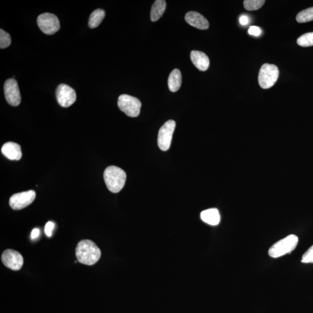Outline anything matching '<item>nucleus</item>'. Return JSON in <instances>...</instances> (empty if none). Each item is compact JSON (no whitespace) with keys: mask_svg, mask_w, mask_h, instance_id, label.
I'll use <instances>...</instances> for the list:
<instances>
[{"mask_svg":"<svg viewBox=\"0 0 313 313\" xmlns=\"http://www.w3.org/2000/svg\"><path fill=\"white\" fill-rule=\"evenodd\" d=\"M76 255L78 262L91 266L98 262L101 257V251L93 241L84 240L78 243Z\"/></svg>","mask_w":313,"mask_h":313,"instance_id":"1","label":"nucleus"},{"mask_svg":"<svg viewBox=\"0 0 313 313\" xmlns=\"http://www.w3.org/2000/svg\"><path fill=\"white\" fill-rule=\"evenodd\" d=\"M103 177L107 188L112 193H117L125 187L126 175L122 169L110 166L104 171Z\"/></svg>","mask_w":313,"mask_h":313,"instance_id":"2","label":"nucleus"},{"mask_svg":"<svg viewBox=\"0 0 313 313\" xmlns=\"http://www.w3.org/2000/svg\"><path fill=\"white\" fill-rule=\"evenodd\" d=\"M298 241V237L296 235H289L284 239L277 241L270 248L269 256L277 258L292 252L297 247Z\"/></svg>","mask_w":313,"mask_h":313,"instance_id":"3","label":"nucleus"},{"mask_svg":"<svg viewBox=\"0 0 313 313\" xmlns=\"http://www.w3.org/2000/svg\"><path fill=\"white\" fill-rule=\"evenodd\" d=\"M279 76V70L275 64L265 63L261 67L258 82L263 89H269L275 84Z\"/></svg>","mask_w":313,"mask_h":313,"instance_id":"4","label":"nucleus"},{"mask_svg":"<svg viewBox=\"0 0 313 313\" xmlns=\"http://www.w3.org/2000/svg\"><path fill=\"white\" fill-rule=\"evenodd\" d=\"M119 109L130 117H136L139 115L142 104L136 97L123 94L118 99Z\"/></svg>","mask_w":313,"mask_h":313,"instance_id":"5","label":"nucleus"},{"mask_svg":"<svg viewBox=\"0 0 313 313\" xmlns=\"http://www.w3.org/2000/svg\"><path fill=\"white\" fill-rule=\"evenodd\" d=\"M37 24L44 33L52 35L60 29V23L56 15L50 13H44L38 16Z\"/></svg>","mask_w":313,"mask_h":313,"instance_id":"6","label":"nucleus"},{"mask_svg":"<svg viewBox=\"0 0 313 313\" xmlns=\"http://www.w3.org/2000/svg\"><path fill=\"white\" fill-rule=\"evenodd\" d=\"M176 126L175 121L170 120L166 122L159 130L157 142L159 148L162 151H167L170 148L172 135Z\"/></svg>","mask_w":313,"mask_h":313,"instance_id":"7","label":"nucleus"},{"mask_svg":"<svg viewBox=\"0 0 313 313\" xmlns=\"http://www.w3.org/2000/svg\"><path fill=\"white\" fill-rule=\"evenodd\" d=\"M35 192L29 190L15 194L9 199V205L14 210H20L31 205L35 200Z\"/></svg>","mask_w":313,"mask_h":313,"instance_id":"8","label":"nucleus"},{"mask_svg":"<svg viewBox=\"0 0 313 313\" xmlns=\"http://www.w3.org/2000/svg\"><path fill=\"white\" fill-rule=\"evenodd\" d=\"M56 96L58 103L63 107L72 105L77 98L76 93L72 88L63 84L57 87Z\"/></svg>","mask_w":313,"mask_h":313,"instance_id":"9","label":"nucleus"},{"mask_svg":"<svg viewBox=\"0 0 313 313\" xmlns=\"http://www.w3.org/2000/svg\"><path fill=\"white\" fill-rule=\"evenodd\" d=\"M5 99L13 106H17L21 102V94L18 84L14 78L5 81L4 87Z\"/></svg>","mask_w":313,"mask_h":313,"instance_id":"10","label":"nucleus"},{"mask_svg":"<svg viewBox=\"0 0 313 313\" xmlns=\"http://www.w3.org/2000/svg\"><path fill=\"white\" fill-rule=\"evenodd\" d=\"M1 260L8 268L13 270H19L24 265V258L21 254L13 250H6L2 253Z\"/></svg>","mask_w":313,"mask_h":313,"instance_id":"11","label":"nucleus"},{"mask_svg":"<svg viewBox=\"0 0 313 313\" xmlns=\"http://www.w3.org/2000/svg\"><path fill=\"white\" fill-rule=\"evenodd\" d=\"M185 20L189 25L200 30H207L210 26L207 19L195 11L188 12L185 15Z\"/></svg>","mask_w":313,"mask_h":313,"instance_id":"12","label":"nucleus"},{"mask_svg":"<svg viewBox=\"0 0 313 313\" xmlns=\"http://www.w3.org/2000/svg\"><path fill=\"white\" fill-rule=\"evenodd\" d=\"M1 152L6 158L11 160L18 161L22 158L21 146L14 142H7L2 146Z\"/></svg>","mask_w":313,"mask_h":313,"instance_id":"13","label":"nucleus"},{"mask_svg":"<svg viewBox=\"0 0 313 313\" xmlns=\"http://www.w3.org/2000/svg\"><path fill=\"white\" fill-rule=\"evenodd\" d=\"M190 58L192 63L199 70L206 71L210 66V60L203 52L193 51L191 52Z\"/></svg>","mask_w":313,"mask_h":313,"instance_id":"14","label":"nucleus"},{"mask_svg":"<svg viewBox=\"0 0 313 313\" xmlns=\"http://www.w3.org/2000/svg\"><path fill=\"white\" fill-rule=\"evenodd\" d=\"M201 219L205 223L212 225V226H216L220 222V217L217 209L211 208L202 212Z\"/></svg>","mask_w":313,"mask_h":313,"instance_id":"15","label":"nucleus"},{"mask_svg":"<svg viewBox=\"0 0 313 313\" xmlns=\"http://www.w3.org/2000/svg\"><path fill=\"white\" fill-rule=\"evenodd\" d=\"M168 84L169 90L172 93L177 92L182 84V74L177 68L172 71L168 78Z\"/></svg>","mask_w":313,"mask_h":313,"instance_id":"16","label":"nucleus"},{"mask_svg":"<svg viewBox=\"0 0 313 313\" xmlns=\"http://www.w3.org/2000/svg\"><path fill=\"white\" fill-rule=\"evenodd\" d=\"M166 9V1L164 0H156L153 4L151 13V18L153 22H156L161 17Z\"/></svg>","mask_w":313,"mask_h":313,"instance_id":"17","label":"nucleus"},{"mask_svg":"<svg viewBox=\"0 0 313 313\" xmlns=\"http://www.w3.org/2000/svg\"><path fill=\"white\" fill-rule=\"evenodd\" d=\"M105 16V12L102 9H97L91 14L89 25L91 29L96 28L102 23Z\"/></svg>","mask_w":313,"mask_h":313,"instance_id":"18","label":"nucleus"},{"mask_svg":"<svg viewBox=\"0 0 313 313\" xmlns=\"http://www.w3.org/2000/svg\"><path fill=\"white\" fill-rule=\"evenodd\" d=\"M296 19L299 23H306L313 21V7L300 12L296 16Z\"/></svg>","mask_w":313,"mask_h":313,"instance_id":"19","label":"nucleus"},{"mask_svg":"<svg viewBox=\"0 0 313 313\" xmlns=\"http://www.w3.org/2000/svg\"><path fill=\"white\" fill-rule=\"evenodd\" d=\"M265 0H246L244 6L248 11L258 10L265 4Z\"/></svg>","mask_w":313,"mask_h":313,"instance_id":"20","label":"nucleus"},{"mask_svg":"<svg viewBox=\"0 0 313 313\" xmlns=\"http://www.w3.org/2000/svg\"><path fill=\"white\" fill-rule=\"evenodd\" d=\"M297 43L300 46L303 47L313 46V32L301 35L298 38Z\"/></svg>","mask_w":313,"mask_h":313,"instance_id":"21","label":"nucleus"},{"mask_svg":"<svg viewBox=\"0 0 313 313\" xmlns=\"http://www.w3.org/2000/svg\"><path fill=\"white\" fill-rule=\"evenodd\" d=\"M11 43V38L10 35L8 32L0 30V48L4 49L7 48Z\"/></svg>","mask_w":313,"mask_h":313,"instance_id":"22","label":"nucleus"},{"mask_svg":"<svg viewBox=\"0 0 313 313\" xmlns=\"http://www.w3.org/2000/svg\"><path fill=\"white\" fill-rule=\"evenodd\" d=\"M301 262L303 263H313V246L303 254Z\"/></svg>","mask_w":313,"mask_h":313,"instance_id":"23","label":"nucleus"},{"mask_svg":"<svg viewBox=\"0 0 313 313\" xmlns=\"http://www.w3.org/2000/svg\"><path fill=\"white\" fill-rule=\"evenodd\" d=\"M55 227L54 223L52 221H48L45 227V233L46 234L48 237H51L52 234V231H53Z\"/></svg>","mask_w":313,"mask_h":313,"instance_id":"24","label":"nucleus"},{"mask_svg":"<svg viewBox=\"0 0 313 313\" xmlns=\"http://www.w3.org/2000/svg\"><path fill=\"white\" fill-rule=\"evenodd\" d=\"M261 32H262V31H261L260 28L256 26H251L249 30V33L251 35H254V36H259L261 34Z\"/></svg>","mask_w":313,"mask_h":313,"instance_id":"25","label":"nucleus"},{"mask_svg":"<svg viewBox=\"0 0 313 313\" xmlns=\"http://www.w3.org/2000/svg\"><path fill=\"white\" fill-rule=\"evenodd\" d=\"M249 18L246 15L241 16L239 19L240 24L243 26H246L249 24Z\"/></svg>","mask_w":313,"mask_h":313,"instance_id":"26","label":"nucleus"},{"mask_svg":"<svg viewBox=\"0 0 313 313\" xmlns=\"http://www.w3.org/2000/svg\"><path fill=\"white\" fill-rule=\"evenodd\" d=\"M39 234H40V230L37 229V228H35V229H34L31 231V239L32 240L36 239L39 236Z\"/></svg>","mask_w":313,"mask_h":313,"instance_id":"27","label":"nucleus"}]
</instances>
